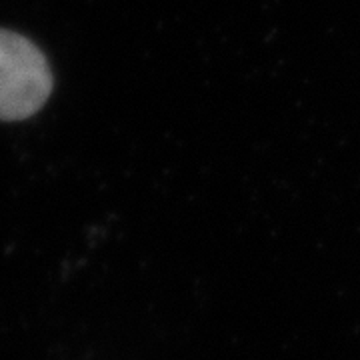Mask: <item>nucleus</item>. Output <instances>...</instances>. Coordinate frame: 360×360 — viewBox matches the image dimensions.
<instances>
[{
  "label": "nucleus",
  "mask_w": 360,
  "mask_h": 360,
  "mask_svg": "<svg viewBox=\"0 0 360 360\" xmlns=\"http://www.w3.org/2000/svg\"><path fill=\"white\" fill-rule=\"evenodd\" d=\"M52 92V72L30 40L0 28V120L37 115Z\"/></svg>",
  "instance_id": "f257e3e1"
}]
</instances>
